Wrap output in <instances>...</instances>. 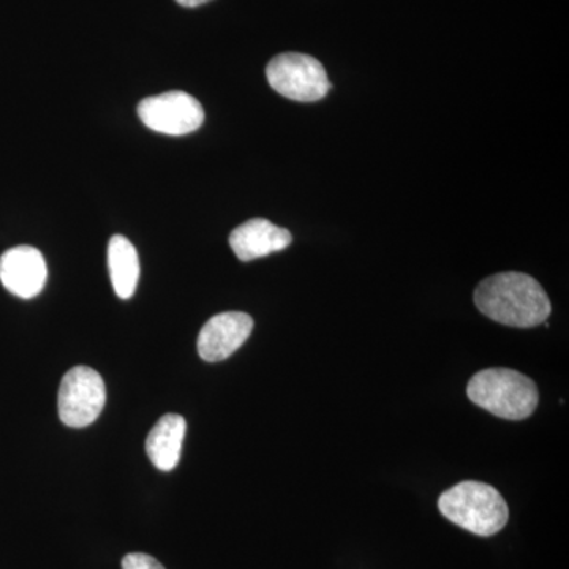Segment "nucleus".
I'll list each match as a JSON object with an SVG mask.
<instances>
[{
  "label": "nucleus",
  "mask_w": 569,
  "mask_h": 569,
  "mask_svg": "<svg viewBox=\"0 0 569 569\" xmlns=\"http://www.w3.org/2000/svg\"><path fill=\"white\" fill-rule=\"evenodd\" d=\"M473 299L479 312L512 328H535L546 323L552 312L545 288L522 272L488 277L478 284Z\"/></svg>",
  "instance_id": "obj_1"
},
{
  "label": "nucleus",
  "mask_w": 569,
  "mask_h": 569,
  "mask_svg": "<svg viewBox=\"0 0 569 569\" xmlns=\"http://www.w3.org/2000/svg\"><path fill=\"white\" fill-rule=\"evenodd\" d=\"M467 396L475 406L493 417L522 421L535 413L539 402L537 385L518 370L486 369L468 381Z\"/></svg>",
  "instance_id": "obj_2"
},
{
  "label": "nucleus",
  "mask_w": 569,
  "mask_h": 569,
  "mask_svg": "<svg viewBox=\"0 0 569 569\" xmlns=\"http://www.w3.org/2000/svg\"><path fill=\"white\" fill-rule=\"evenodd\" d=\"M441 515L478 537H492L508 523L507 501L492 486L479 481H462L441 493Z\"/></svg>",
  "instance_id": "obj_3"
},
{
  "label": "nucleus",
  "mask_w": 569,
  "mask_h": 569,
  "mask_svg": "<svg viewBox=\"0 0 569 569\" xmlns=\"http://www.w3.org/2000/svg\"><path fill=\"white\" fill-rule=\"evenodd\" d=\"M269 86L295 102L310 103L325 99L331 89L325 67L302 52L276 56L266 69Z\"/></svg>",
  "instance_id": "obj_4"
},
{
  "label": "nucleus",
  "mask_w": 569,
  "mask_h": 569,
  "mask_svg": "<svg viewBox=\"0 0 569 569\" xmlns=\"http://www.w3.org/2000/svg\"><path fill=\"white\" fill-rule=\"evenodd\" d=\"M107 402V388L97 370L77 366L62 378L58 408L63 425L82 429L91 426L102 413Z\"/></svg>",
  "instance_id": "obj_5"
},
{
  "label": "nucleus",
  "mask_w": 569,
  "mask_h": 569,
  "mask_svg": "<svg viewBox=\"0 0 569 569\" xmlns=\"http://www.w3.org/2000/svg\"><path fill=\"white\" fill-rule=\"evenodd\" d=\"M138 116L148 129L170 137L197 132L204 122L201 103L182 91L164 92L141 100Z\"/></svg>",
  "instance_id": "obj_6"
},
{
  "label": "nucleus",
  "mask_w": 569,
  "mask_h": 569,
  "mask_svg": "<svg viewBox=\"0 0 569 569\" xmlns=\"http://www.w3.org/2000/svg\"><path fill=\"white\" fill-rule=\"evenodd\" d=\"M47 279V261L36 247H13L0 257V282L18 298H36Z\"/></svg>",
  "instance_id": "obj_7"
},
{
  "label": "nucleus",
  "mask_w": 569,
  "mask_h": 569,
  "mask_svg": "<svg viewBox=\"0 0 569 569\" xmlns=\"http://www.w3.org/2000/svg\"><path fill=\"white\" fill-rule=\"evenodd\" d=\"M253 318L244 312H224L212 317L198 336V353L208 362L230 358L252 335Z\"/></svg>",
  "instance_id": "obj_8"
},
{
  "label": "nucleus",
  "mask_w": 569,
  "mask_h": 569,
  "mask_svg": "<svg viewBox=\"0 0 569 569\" xmlns=\"http://www.w3.org/2000/svg\"><path fill=\"white\" fill-rule=\"evenodd\" d=\"M293 238L284 228L266 219H252L239 224L230 234V246L239 260L253 261L280 252L291 244Z\"/></svg>",
  "instance_id": "obj_9"
},
{
  "label": "nucleus",
  "mask_w": 569,
  "mask_h": 569,
  "mask_svg": "<svg viewBox=\"0 0 569 569\" xmlns=\"http://www.w3.org/2000/svg\"><path fill=\"white\" fill-rule=\"evenodd\" d=\"M187 422L181 415H164L149 432L146 452L156 468L162 471L174 470L181 459L182 441Z\"/></svg>",
  "instance_id": "obj_10"
},
{
  "label": "nucleus",
  "mask_w": 569,
  "mask_h": 569,
  "mask_svg": "<svg viewBox=\"0 0 569 569\" xmlns=\"http://www.w3.org/2000/svg\"><path fill=\"white\" fill-rule=\"evenodd\" d=\"M108 269L116 295L132 298L140 280V258L132 242L121 234L112 236L108 244Z\"/></svg>",
  "instance_id": "obj_11"
},
{
  "label": "nucleus",
  "mask_w": 569,
  "mask_h": 569,
  "mask_svg": "<svg viewBox=\"0 0 569 569\" xmlns=\"http://www.w3.org/2000/svg\"><path fill=\"white\" fill-rule=\"evenodd\" d=\"M122 569H164L163 565L148 553H129L123 557Z\"/></svg>",
  "instance_id": "obj_12"
},
{
  "label": "nucleus",
  "mask_w": 569,
  "mask_h": 569,
  "mask_svg": "<svg viewBox=\"0 0 569 569\" xmlns=\"http://www.w3.org/2000/svg\"><path fill=\"white\" fill-rule=\"evenodd\" d=\"M179 6L186 7V9H194V7L204 6V3L211 2V0H176Z\"/></svg>",
  "instance_id": "obj_13"
}]
</instances>
